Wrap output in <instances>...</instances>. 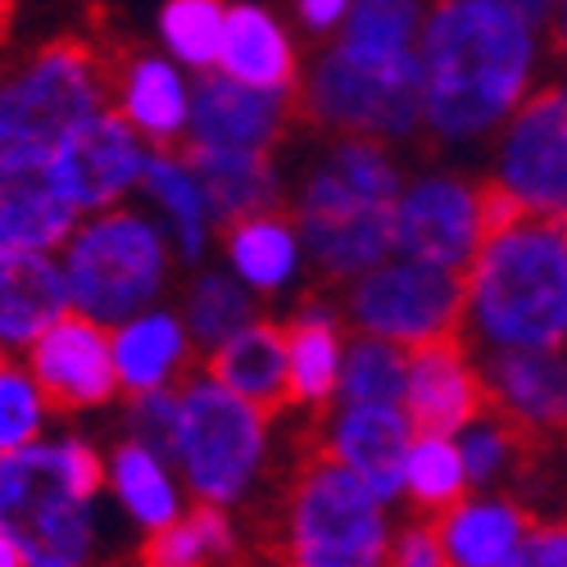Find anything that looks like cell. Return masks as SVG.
<instances>
[{
  "label": "cell",
  "mask_w": 567,
  "mask_h": 567,
  "mask_svg": "<svg viewBox=\"0 0 567 567\" xmlns=\"http://www.w3.org/2000/svg\"><path fill=\"white\" fill-rule=\"evenodd\" d=\"M499 218V205L482 177L463 168H427L404 182L391 209V246L400 259L441 272H467Z\"/></svg>",
  "instance_id": "cell-11"
},
{
  "label": "cell",
  "mask_w": 567,
  "mask_h": 567,
  "mask_svg": "<svg viewBox=\"0 0 567 567\" xmlns=\"http://www.w3.org/2000/svg\"><path fill=\"white\" fill-rule=\"evenodd\" d=\"M151 155L155 151L146 141L114 110H105L64 141L51 155V164H45V173H51L55 192L78 218H96V214L141 200V182H146Z\"/></svg>",
  "instance_id": "cell-12"
},
{
  "label": "cell",
  "mask_w": 567,
  "mask_h": 567,
  "mask_svg": "<svg viewBox=\"0 0 567 567\" xmlns=\"http://www.w3.org/2000/svg\"><path fill=\"white\" fill-rule=\"evenodd\" d=\"M532 513L504 491H472L436 517L450 567H504L532 536Z\"/></svg>",
  "instance_id": "cell-28"
},
{
  "label": "cell",
  "mask_w": 567,
  "mask_h": 567,
  "mask_svg": "<svg viewBox=\"0 0 567 567\" xmlns=\"http://www.w3.org/2000/svg\"><path fill=\"white\" fill-rule=\"evenodd\" d=\"M427 6L417 0H354L337 41L305 64L296 110L332 132V141L404 146L422 132V64L417 37Z\"/></svg>",
  "instance_id": "cell-2"
},
{
  "label": "cell",
  "mask_w": 567,
  "mask_h": 567,
  "mask_svg": "<svg viewBox=\"0 0 567 567\" xmlns=\"http://www.w3.org/2000/svg\"><path fill=\"white\" fill-rule=\"evenodd\" d=\"M110 110L146 141L151 151H182L192 136L196 110V78L173 64L159 45L155 51H132L114 64L110 78Z\"/></svg>",
  "instance_id": "cell-16"
},
{
  "label": "cell",
  "mask_w": 567,
  "mask_h": 567,
  "mask_svg": "<svg viewBox=\"0 0 567 567\" xmlns=\"http://www.w3.org/2000/svg\"><path fill=\"white\" fill-rule=\"evenodd\" d=\"M241 554L236 513L192 504V513L141 545V567H231Z\"/></svg>",
  "instance_id": "cell-32"
},
{
  "label": "cell",
  "mask_w": 567,
  "mask_h": 567,
  "mask_svg": "<svg viewBox=\"0 0 567 567\" xmlns=\"http://www.w3.org/2000/svg\"><path fill=\"white\" fill-rule=\"evenodd\" d=\"M404 164L382 141H327V151L309 164L296 186L291 218H322V214H372L395 209L404 192Z\"/></svg>",
  "instance_id": "cell-14"
},
{
  "label": "cell",
  "mask_w": 567,
  "mask_h": 567,
  "mask_svg": "<svg viewBox=\"0 0 567 567\" xmlns=\"http://www.w3.org/2000/svg\"><path fill=\"white\" fill-rule=\"evenodd\" d=\"M69 313L55 255H0V359H28V350Z\"/></svg>",
  "instance_id": "cell-27"
},
{
  "label": "cell",
  "mask_w": 567,
  "mask_h": 567,
  "mask_svg": "<svg viewBox=\"0 0 567 567\" xmlns=\"http://www.w3.org/2000/svg\"><path fill=\"white\" fill-rule=\"evenodd\" d=\"M549 0H436L417 37L422 132L445 151H477L532 101L549 60Z\"/></svg>",
  "instance_id": "cell-1"
},
{
  "label": "cell",
  "mask_w": 567,
  "mask_h": 567,
  "mask_svg": "<svg viewBox=\"0 0 567 567\" xmlns=\"http://www.w3.org/2000/svg\"><path fill=\"white\" fill-rule=\"evenodd\" d=\"M105 450L82 432H55L0 454V532L28 567H101L105 554Z\"/></svg>",
  "instance_id": "cell-4"
},
{
  "label": "cell",
  "mask_w": 567,
  "mask_h": 567,
  "mask_svg": "<svg viewBox=\"0 0 567 567\" xmlns=\"http://www.w3.org/2000/svg\"><path fill=\"white\" fill-rule=\"evenodd\" d=\"M218 73L250 91H268V96H296L305 78V60H300L291 19L272 6H259V0L227 6Z\"/></svg>",
  "instance_id": "cell-21"
},
{
  "label": "cell",
  "mask_w": 567,
  "mask_h": 567,
  "mask_svg": "<svg viewBox=\"0 0 567 567\" xmlns=\"http://www.w3.org/2000/svg\"><path fill=\"white\" fill-rule=\"evenodd\" d=\"M0 567H28V563H23V549H19L6 532H0Z\"/></svg>",
  "instance_id": "cell-42"
},
{
  "label": "cell",
  "mask_w": 567,
  "mask_h": 567,
  "mask_svg": "<svg viewBox=\"0 0 567 567\" xmlns=\"http://www.w3.org/2000/svg\"><path fill=\"white\" fill-rule=\"evenodd\" d=\"M404 413L417 432L458 436L486 413V382L482 363L463 341H441L409 354V386Z\"/></svg>",
  "instance_id": "cell-20"
},
{
  "label": "cell",
  "mask_w": 567,
  "mask_h": 567,
  "mask_svg": "<svg viewBox=\"0 0 567 567\" xmlns=\"http://www.w3.org/2000/svg\"><path fill=\"white\" fill-rule=\"evenodd\" d=\"M114 368H118V391L123 400H146V395H173L200 372L196 363L205 359L196 337L186 332L177 305H155L118 322L110 332Z\"/></svg>",
  "instance_id": "cell-18"
},
{
  "label": "cell",
  "mask_w": 567,
  "mask_h": 567,
  "mask_svg": "<svg viewBox=\"0 0 567 567\" xmlns=\"http://www.w3.org/2000/svg\"><path fill=\"white\" fill-rule=\"evenodd\" d=\"M218 259L255 300L291 296L300 287V277L309 272L305 236L287 209L227 223L218 236Z\"/></svg>",
  "instance_id": "cell-25"
},
{
  "label": "cell",
  "mask_w": 567,
  "mask_h": 567,
  "mask_svg": "<svg viewBox=\"0 0 567 567\" xmlns=\"http://www.w3.org/2000/svg\"><path fill=\"white\" fill-rule=\"evenodd\" d=\"M395 508L327 454L300 458L277 513V558L287 567H391Z\"/></svg>",
  "instance_id": "cell-8"
},
{
  "label": "cell",
  "mask_w": 567,
  "mask_h": 567,
  "mask_svg": "<svg viewBox=\"0 0 567 567\" xmlns=\"http://www.w3.org/2000/svg\"><path fill=\"white\" fill-rule=\"evenodd\" d=\"M458 450H463V467H467L472 491H499L517 472V463H523L527 441L517 436L499 413L486 409L472 427L458 432Z\"/></svg>",
  "instance_id": "cell-37"
},
{
  "label": "cell",
  "mask_w": 567,
  "mask_h": 567,
  "mask_svg": "<svg viewBox=\"0 0 567 567\" xmlns=\"http://www.w3.org/2000/svg\"><path fill=\"white\" fill-rule=\"evenodd\" d=\"M223 28H227V6L223 0H164L159 14H155L159 51L173 64H182L192 78L218 73Z\"/></svg>",
  "instance_id": "cell-34"
},
{
  "label": "cell",
  "mask_w": 567,
  "mask_h": 567,
  "mask_svg": "<svg viewBox=\"0 0 567 567\" xmlns=\"http://www.w3.org/2000/svg\"><path fill=\"white\" fill-rule=\"evenodd\" d=\"M200 372L214 377V382L223 391H231L236 400H246V404H255L264 413H277L281 404H291V386H287V327L272 322V318H255L231 341L209 350Z\"/></svg>",
  "instance_id": "cell-29"
},
{
  "label": "cell",
  "mask_w": 567,
  "mask_h": 567,
  "mask_svg": "<svg viewBox=\"0 0 567 567\" xmlns=\"http://www.w3.org/2000/svg\"><path fill=\"white\" fill-rule=\"evenodd\" d=\"M78 223L45 164L0 151V255H60Z\"/></svg>",
  "instance_id": "cell-26"
},
{
  "label": "cell",
  "mask_w": 567,
  "mask_h": 567,
  "mask_svg": "<svg viewBox=\"0 0 567 567\" xmlns=\"http://www.w3.org/2000/svg\"><path fill=\"white\" fill-rule=\"evenodd\" d=\"M281 327H287L291 409H309V413L337 409L346 346H350V327H346L341 305H332L327 296H305Z\"/></svg>",
  "instance_id": "cell-24"
},
{
  "label": "cell",
  "mask_w": 567,
  "mask_h": 567,
  "mask_svg": "<svg viewBox=\"0 0 567 567\" xmlns=\"http://www.w3.org/2000/svg\"><path fill=\"white\" fill-rule=\"evenodd\" d=\"M141 209H151V218L168 231L173 255L182 268H205L209 250H218L223 218L205 192V182L186 151H155L146 182H141Z\"/></svg>",
  "instance_id": "cell-22"
},
{
  "label": "cell",
  "mask_w": 567,
  "mask_h": 567,
  "mask_svg": "<svg viewBox=\"0 0 567 567\" xmlns=\"http://www.w3.org/2000/svg\"><path fill=\"white\" fill-rule=\"evenodd\" d=\"M105 499L141 536H159L192 513V495H186L173 458L136 436H123L105 450Z\"/></svg>",
  "instance_id": "cell-23"
},
{
  "label": "cell",
  "mask_w": 567,
  "mask_h": 567,
  "mask_svg": "<svg viewBox=\"0 0 567 567\" xmlns=\"http://www.w3.org/2000/svg\"><path fill=\"white\" fill-rule=\"evenodd\" d=\"M55 404L45 400L23 359H0V454H19L51 441Z\"/></svg>",
  "instance_id": "cell-36"
},
{
  "label": "cell",
  "mask_w": 567,
  "mask_h": 567,
  "mask_svg": "<svg viewBox=\"0 0 567 567\" xmlns=\"http://www.w3.org/2000/svg\"><path fill=\"white\" fill-rule=\"evenodd\" d=\"M486 186L508 214L567 223V78L540 82L491 141Z\"/></svg>",
  "instance_id": "cell-10"
},
{
  "label": "cell",
  "mask_w": 567,
  "mask_h": 567,
  "mask_svg": "<svg viewBox=\"0 0 567 567\" xmlns=\"http://www.w3.org/2000/svg\"><path fill=\"white\" fill-rule=\"evenodd\" d=\"M196 504L236 513L255 499L272 463V413L236 400L196 372L177 395L159 445Z\"/></svg>",
  "instance_id": "cell-5"
},
{
  "label": "cell",
  "mask_w": 567,
  "mask_h": 567,
  "mask_svg": "<svg viewBox=\"0 0 567 567\" xmlns=\"http://www.w3.org/2000/svg\"><path fill=\"white\" fill-rule=\"evenodd\" d=\"M391 567H450L436 523H427V517H404L391 540Z\"/></svg>",
  "instance_id": "cell-38"
},
{
  "label": "cell",
  "mask_w": 567,
  "mask_h": 567,
  "mask_svg": "<svg viewBox=\"0 0 567 567\" xmlns=\"http://www.w3.org/2000/svg\"><path fill=\"white\" fill-rule=\"evenodd\" d=\"M55 259L64 272L69 309L110 332L118 322L164 305L182 268L168 231L141 205L82 218Z\"/></svg>",
  "instance_id": "cell-6"
},
{
  "label": "cell",
  "mask_w": 567,
  "mask_h": 567,
  "mask_svg": "<svg viewBox=\"0 0 567 567\" xmlns=\"http://www.w3.org/2000/svg\"><path fill=\"white\" fill-rule=\"evenodd\" d=\"M486 409L517 436H567V350H527L482 359Z\"/></svg>",
  "instance_id": "cell-19"
},
{
  "label": "cell",
  "mask_w": 567,
  "mask_h": 567,
  "mask_svg": "<svg viewBox=\"0 0 567 567\" xmlns=\"http://www.w3.org/2000/svg\"><path fill=\"white\" fill-rule=\"evenodd\" d=\"M350 10H354V0H296V6L287 10V19H291L296 37L305 32L309 41L327 45V41H337V32L346 28Z\"/></svg>",
  "instance_id": "cell-39"
},
{
  "label": "cell",
  "mask_w": 567,
  "mask_h": 567,
  "mask_svg": "<svg viewBox=\"0 0 567 567\" xmlns=\"http://www.w3.org/2000/svg\"><path fill=\"white\" fill-rule=\"evenodd\" d=\"M354 337L386 341L404 354L441 341H463V277L391 255L341 296Z\"/></svg>",
  "instance_id": "cell-9"
},
{
  "label": "cell",
  "mask_w": 567,
  "mask_h": 567,
  "mask_svg": "<svg viewBox=\"0 0 567 567\" xmlns=\"http://www.w3.org/2000/svg\"><path fill=\"white\" fill-rule=\"evenodd\" d=\"M186 155H192L223 227L281 209L287 182H281L272 155H255V151H186Z\"/></svg>",
  "instance_id": "cell-30"
},
{
  "label": "cell",
  "mask_w": 567,
  "mask_h": 567,
  "mask_svg": "<svg viewBox=\"0 0 567 567\" xmlns=\"http://www.w3.org/2000/svg\"><path fill=\"white\" fill-rule=\"evenodd\" d=\"M404 386H409V354L386 341L350 332L337 404H400L404 409Z\"/></svg>",
  "instance_id": "cell-35"
},
{
  "label": "cell",
  "mask_w": 567,
  "mask_h": 567,
  "mask_svg": "<svg viewBox=\"0 0 567 567\" xmlns=\"http://www.w3.org/2000/svg\"><path fill=\"white\" fill-rule=\"evenodd\" d=\"M296 118V96H268L250 91L223 73L196 78L192 136L182 151H255L272 155Z\"/></svg>",
  "instance_id": "cell-17"
},
{
  "label": "cell",
  "mask_w": 567,
  "mask_h": 567,
  "mask_svg": "<svg viewBox=\"0 0 567 567\" xmlns=\"http://www.w3.org/2000/svg\"><path fill=\"white\" fill-rule=\"evenodd\" d=\"M417 427L400 404H337L318 422V454L341 463L382 504H404V458Z\"/></svg>",
  "instance_id": "cell-13"
},
{
  "label": "cell",
  "mask_w": 567,
  "mask_h": 567,
  "mask_svg": "<svg viewBox=\"0 0 567 567\" xmlns=\"http://www.w3.org/2000/svg\"><path fill=\"white\" fill-rule=\"evenodd\" d=\"M114 64L82 37H55L0 69V151L51 164L64 141L110 110Z\"/></svg>",
  "instance_id": "cell-7"
},
{
  "label": "cell",
  "mask_w": 567,
  "mask_h": 567,
  "mask_svg": "<svg viewBox=\"0 0 567 567\" xmlns=\"http://www.w3.org/2000/svg\"><path fill=\"white\" fill-rule=\"evenodd\" d=\"M467 495H472V482H467V467H463L458 436L417 432L413 436V450L404 458V504L417 517L436 523L441 513H450Z\"/></svg>",
  "instance_id": "cell-33"
},
{
  "label": "cell",
  "mask_w": 567,
  "mask_h": 567,
  "mask_svg": "<svg viewBox=\"0 0 567 567\" xmlns=\"http://www.w3.org/2000/svg\"><path fill=\"white\" fill-rule=\"evenodd\" d=\"M23 363L45 391V400L55 404V413H96L123 400L114 350H110V327L91 322L82 313L60 318L28 350Z\"/></svg>",
  "instance_id": "cell-15"
},
{
  "label": "cell",
  "mask_w": 567,
  "mask_h": 567,
  "mask_svg": "<svg viewBox=\"0 0 567 567\" xmlns=\"http://www.w3.org/2000/svg\"><path fill=\"white\" fill-rule=\"evenodd\" d=\"M504 567H567V523H536Z\"/></svg>",
  "instance_id": "cell-40"
},
{
  "label": "cell",
  "mask_w": 567,
  "mask_h": 567,
  "mask_svg": "<svg viewBox=\"0 0 567 567\" xmlns=\"http://www.w3.org/2000/svg\"><path fill=\"white\" fill-rule=\"evenodd\" d=\"M177 313L186 322V332L196 337L200 354L218 350L223 341H231L241 327H250L259 313V300L236 281L223 264H205L192 277L182 281V296H177Z\"/></svg>",
  "instance_id": "cell-31"
},
{
  "label": "cell",
  "mask_w": 567,
  "mask_h": 567,
  "mask_svg": "<svg viewBox=\"0 0 567 567\" xmlns=\"http://www.w3.org/2000/svg\"><path fill=\"white\" fill-rule=\"evenodd\" d=\"M549 55L558 60V69H563V78H567V0L558 6L554 28H549Z\"/></svg>",
  "instance_id": "cell-41"
},
{
  "label": "cell",
  "mask_w": 567,
  "mask_h": 567,
  "mask_svg": "<svg viewBox=\"0 0 567 567\" xmlns=\"http://www.w3.org/2000/svg\"><path fill=\"white\" fill-rule=\"evenodd\" d=\"M259 567H287V563H281V558H268V563H259Z\"/></svg>",
  "instance_id": "cell-43"
},
{
  "label": "cell",
  "mask_w": 567,
  "mask_h": 567,
  "mask_svg": "<svg viewBox=\"0 0 567 567\" xmlns=\"http://www.w3.org/2000/svg\"><path fill=\"white\" fill-rule=\"evenodd\" d=\"M463 346L486 359L567 350V223L499 209L463 272Z\"/></svg>",
  "instance_id": "cell-3"
}]
</instances>
